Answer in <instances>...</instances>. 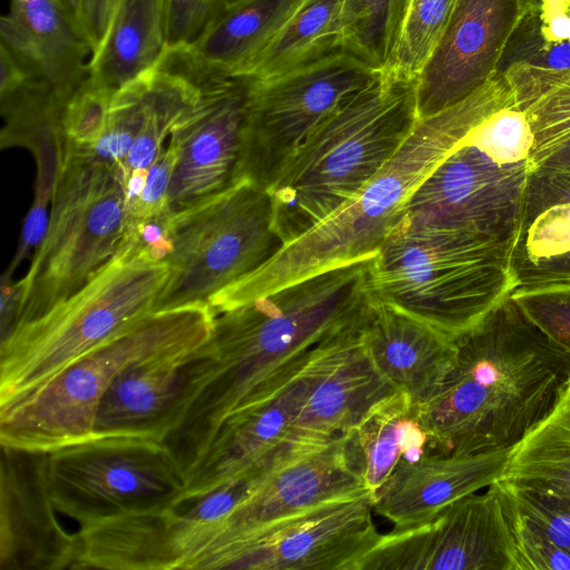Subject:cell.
I'll use <instances>...</instances> for the list:
<instances>
[{
	"mask_svg": "<svg viewBox=\"0 0 570 570\" xmlns=\"http://www.w3.org/2000/svg\"><path fill=\"white\" fill-rule=\"evenodd\" d=\"M455 362L419 403L426 449L478 453L512 449L556 407L570 383V354L510 296L454 338Z\"/></svg>",
	"mask_w": 570,
	"mask_h": 570,
	"instance_id": "obj_2",
	"label": "cell"
},
{
	"mask_svg": "<svg viewBox=\"0 0 570 570\" xmlns=\"http://www.w3.org/2000/svg\"><path fill=\"white\" fill-rule=\"evenodd\" d=\"M563 204H570V173L541 168L530 171L524 190L519 235L540 213Z\"/></svg>",
	"mask_w": 570,
	"mask_h": 570,
	"instance_id": "obj_42",
	"label": "cell"
},
{
	"mask_svg": "<svg viewBox=\"0 0 570 570\" xmlns=\"http://www.w3.org/2000/svg\"><path fill=\"white\" fill-rule=\"evenodd\" d=\"M302 367L266 400L222 425L186 479L185 501L226 483L274 470L322 445L303 439L295 426L306 395Z\"/></svg>",
	"mask_w": 570,
	"mask_h": 570,
	"instance_id": "obj_16",
	"label": "cell"
},
{
	"mask_svg": "<svg viewBox=\"0 0 570 570\" xmlns=\"http://www.w3.org/2000/svg\"><path fill=\"white\" fill-rule=\"evenodd\" d=\"M155 68L125 85L112 96L106 130L88 149L95 159L119 173L144 122Z\"/></svg>",
	"mask_w": 570,
	"mask_h": 570,
	"instance_id": "obj_34",
	"label": "cell"
},
{
	"mask_svg": "<svg viewBox=\"0 0 570 570\" xmlns=\"http://www.w3.org/2000/svg\"><path fill=\"white\" fill-rule=\"evenodd\" d=\"M169 236L168 274L155 311L208 305L285 247L269 190L248 179L174 213Z\"/></svg>",
	"mask_w": 570,
	"mask_h": 570,
	"instance_id": "obj_9",
	"label": "cell"
},
{
	"mask_svg": "<svg viewBox=\"0 0 570 570\" xmlns=\"http://www.w3.org/2000/svg\"><path fill=\"white\" fill-rule=\"evenodd\" d=\"M0 569H71L76 534L56 517L48 453L1 445Z\"/></svg>",
	"mask_w": 570,
	"mask_h": 570,
	"instance_id": "obj_18",
	"label": "cell"
},
{
	"mask_svg": "<svg viewBox=\"0 0 570 570\" xmlns=\"http://www.w3.org/2000/svg\"><path fill=\"white\" fill-rule=\"evenodd\" d=\"M504 75L531 125L534 144L528 165L532 171L570 140V68L541 71L513 65Z\"/></svg>",
	"mask_w": 570,
	"mask_h": 570,
	"instance_id": "obj_30",
	"label": "cell"
},
{
	"mask_svg": "<svg viewBox=\"0 0 570 570\" xmlns=\"http://www.w3.org/2000/svg\"><path fill=\"white\" fill-rule=\"evenodd\" d=\"M367 490L332 499L237 542L205 569L357 570L380 533Z\"/></svg>",
	"mask_w": 570,
	"mask_h": 570,
	"instance_id": "obj_12",
	"label": "cell"
},
{
	"mask_svg": "<svg viewBox=\"0 0 570 570\" xmlns=\"http://www.w3.org/2000/svg\"><path fill=\"white\" fill-rule=\"evenodd\" d=\"M167 51L164 0H118L88 75L115 94L155 68Z\"/></svg>",
	"mask_w": 570,
	"mask_h": 570,
	"instance_id": "obj_27",
	"label": "cell"
},
{
	"mask_svg": "<svg viewBox=\"0 0 570 570\" xmlns=\"http://www.w3.org/2000/svg\"><path fill=\"white\" fill-rule=\"evenodd\" d=\"M167 274V263L129 236L79 291L1 340L0 409L155 312Z\"/></svg>",
	"mask_w": 570,
	"mask_h": 570,
	"instance_id": "obj_6",
	"label": "cell"
},
{
	"mask_svg": "<svg viewBox=\"0 0 570 570\" xmlns=\"http://www.w3.org/2000/svg\"><path fill=\"white\" fill-rule=\"evenodd\" d=\"M357 570H517L494 483L426 521L381 534Z\"/></svg>",
	"mask_w": 570,
	"mask_h": 570,
	"instance_id": "obj_13",
	"label": "cell"
},
{
	"mask_svg": "<svg viewBox=\"0 0 570 570\" xmlns=\"http://www.w3.org/2000/svg\"><path fill=\"white\" fill-rule=\"evenodd\" d=\"M518 238L404 216L372 258V294L455 338L518 286Z\"/></svg>",
	"mask_w": 570,
	"mask_h": 570,
	"instance_id": "obj_5",
	"label": "cell"
},
{
	"mask_svg": "<svg viewBox=\"0 0 570 570\" xmlns=\"http://www.w3.org/2000/svg\"><path fill=\"white\" fill-rule=\"evenodd\" d=\"M301 0H225L200 33L176 51L199 78L232 77L278 32Z\"/></svg>",
	"mask_w": 570,
	"mask_h": 570,
	"instance_id": "obj_25",
	"label": "cell"
},
{
	"mask_svg": "<svg viewBox=\"0 0 570 570\" xmlns=\"http://www.w3.org/2000/svg\"><path fill=\"white\" fill-rule=\"evenodd\" d=\"M216 7L214 0H164L168 50H179L194 41Z\"/></svg>",
	"mask_w": 570,
	"mask_h": 570,
	"instance_id": "obj_43",
	"label": "cell"
},
{
	"mask_svg": "<svg viewBox=\"0 0 570 570\" xmlns=\"http://www.w3.org/2000/svg\"><path fill=\"white\" fill-rule=\"evenodd\" d=\"M175 164L176 150L168 144L149 167L140 194L127 204L128 220H142L169 210L168 197Z\"/></svg>",
	"mask_w": 570,
	"mask_h": 570,
	"instance_id": "obj_41",
	"label": "cell"
},
{
	"mask_svg": "<svg viewBox=\"0 0 570 570\" xmlns=\"http://www.w3.org/2000/svg\"><path fill=\"white\" fill-rule=\"evenodd\" d=\"M419 120L416 80L383 70L322 121L268 189L285 246L355 198Z\"/></svg>",
	"mask_w": 570,
	"mask_h": 570,
	"instance_id": "obj_4",
	"label": "cell"
},
{
	"mask_svg": "<svg viewBox=\"0 0 570 570\" xmlns=\"http://www.w3.org/2000/svg\"><path fill=\"white\" fill-rule=\"evenodd\" d=\"M198 102L179 120L169 144L176 150L168 207L174 214L239 181L240 138L249 79H199Z\"/></svg>",
	"mask_w": 570,
	"mask_h": 570,
	"instance_id": "obj_15",
	"label": "cell"
},
{
	"mask_svg": "<svg viewBox=\"0 0 570 570\" xmlns=\"http://www.w3.org/2000/svg\"><path fill=\"white\" fill-rule=\"evenodd\" d=\"M340 49V0H301L268 45L232 77L266 79Z\"/></svg>",
	"mask_w": 570,
	"mask_h": 570,
	"instance_id": "obj_28",
	"label": "cell"
},
{
	"mask_svg": "<svg viewBox=\"0 0 570 570\" xmlns=\"http://www.w3.org/2000/svg\"><path fill=\"white\" fill-rule=\"evenodd\" d=\"M114 95L87 76L69 100L65 114L63 131L70 144L90 149L98 142L107 127Z\"/></svg>",
	"mask_w": 570,
	"mask_h": 570,
	"instance_id": "obj_38",
	"label": "cell"
},
{
	"mask_svg": "<svg viewBox=\"0 0 570 570\" xmlns=\"http://www.w3.org/2000/svg\"><path fill=\"white\" fill-rule=\"evenodd\" d=\"M382 71L340 49L274 77L248 78L239 180L269 189L309 134Z\"/></svg>",
	"mask_w": 570,
	"mask_h": 570,
	"instance_id": "obj_11",
	"label": "cell"
},
{
	"mask_svg": "<svg viewBox=\"0 0 570 570\" xmlns=\"http://www.w3.org/2000/svg\"><path fill=\"white\" fill-rule=\"evenodd\" d=\"M569 389H570V383H569Z\"/></svg>",
	"mask_w": 570,
	"mask_h": 570,
	"instance_id": "obj_50",
	"label": "cell"
},
{
	"mask_svg": "<svg viewBox=\"0 0 570 570\" xmlns=\"http://www.w3.org/2000/svg\"><path fill=\"white\" fill-rule=\"evenodd\" d=\"M524 519L570 553V500L514 489L498 481Z\"/></svg>",
	"mask_w": 570,
	"mask_h": 570,
	"instance_id": "obj_39",
	"label": "cell"
},
{
	"mask_svg": "<svg viewBox=\"0 0 570 570\" xmlns=\"http://www.w3.org/2000/svg\"><path fill=\"white\" fill-rule=\"evenodd\" d=\"M65 11L77 31L86 38L82 23V0H55ZM87 39V38H86ZM88 41V40H87Z\"/></svg>",
	"mask_w": 570,
	"mask_h": 570,
	"instance_id": "obj_47",
	"label": "cell"
},
{
	"mask_svg": "<svg viewBox=\"0 0 570 570\" xmlns=\"http://www.w3.org/2000/svg\"><path fill=\"white\" fill-rule=\"evenodd\" d=\"M199 347L161 354L125 368L100 400L89 439L139 438L164 442Z\"/></svg>",
	"mask_w": 570,
	"mask_h": 570,
	"instance_id": "obj_23",
	"label": "cell"
},
{
	"mask_svg": "<svg viewBox=\"0 0 570 570\" xmlns=\"http://www.w3.org/2000/svg\"><path fill=\"white\" fill-rule=\"evenodd\" d=\"M0 43L40 81L73 95L88 76L91 47L55 0H10Z\"/></svg>",
	"mask_w": 570,
	"mask_h": 570,
	"instance_id": "obj_24",
	"label": "cell"
},
{
	"mask_svg": "<svg viewBox=\"0 0 570 570\" xmlns=\"http://www.w3.org/2000/svg\"><path fill=\"white\" fill-rule=\"evenodd\" d=\"M364 317L314 347L302 367L306 395L295 426L311 443L346 433L374 404L397 391L363 344Z\"/></svg>",
	"mask_w": 570,
	"mask_h": 570,
	"instance_id": "obj_19",
	"label": "cell"
},
{
	"mask_svg": "<svg viewBox=\"0 0 570 570\" xmlns=\"http://www.w3.org/2000/svg\"><path fill=\"white\" fill-rule=\"evenodd\" d=\"M513 65H525L541 71H563L570 68V8H522L498 72Z\"/></svg>",
	"mask_w": 570,
	"mask_h": 570,
	"instance_id": "obj_31",
	"label": "cell"
},
{
	"mask_svg": "<svg viewBox=\"0 0 570 570\" xmlns=\"http://www.w3.org/2000/svg\"><path fill=\"white\" fill-rule=\"evenodd\" d=\"M498 481L570 500V389L551 413L511 449Z\"/></svg>",
	"mask_w": 570,
	"mask_h": 570,
	"instance_id": "obj_29",
	"label": "cell"
},
{
	"mask_svg": "<svg viewBox=\"0 0 570 570\" xmlns=\"http://www.w3.org/2000/svg\"><path fill=\"white\" fill-rule=\"evenodd\" d=\"M473 145L500 165L528 163L534 137L517 98L484 117L463 141Z\"/></svg>",
	"mask_w": 570,
	"mask_h": 570,
	"instance_id": "obj_35",
	"label": "cell"
},
{
	"mask_svg": "<svg viewBox=\"0 0 570 570\" xmlns=\"http://www.w3.org/2000/svg\"><path fill=\"white\" fill-rule=\"evenodd\" d=\"M570 252V204L540 213L520 233L513 256L547 258Z\"/></svg>",
	"mask_w": 570,
	"mask_h": 570,
	"instance_id": "obj_40",
	"label": "cell"
},
{
	"mask_svg": "<svg viewBox=\"0 0 570 570\" xmlns=\"http://www.w3.org/2000/svg\"><path fill=\"white\" fill-rule=\"evenodd\" d=\"M222 1H225V0H214V2H215L216 4H218V3H219V2H222Z\"/></svg>",
	"mask_w": 570,
	"mask_h": 570,
	"instance_id": "obj_49",
	"label": "cell"
},
{
	"mask_svg": "<svg viewBox=\"0 0 570 570\" xmlns=\"http://www.w3.org/2000/svg\"><path fill=\"white\" fill-rule=\"evenodd\" d=\"M528 163L500 165L460 144L411 196L405 217L426 225L519 235Z\"/></svg>",
	"mask_w": 570,
	"mask_h": 570,
	"instance_id": "obj_14",
	"label": "cell"
},
{
	"mask_svg": "<svg viewBox=\"0 0 570 570\" xmlns=\"http://www.w3.org/2000/svg\"><path fill=\"white\" fill-rule=\"evenodd\" d=\"M510 297L550 341L570 354V285L519 286Z\"/></svg>",
	"mask_w": 570,
	"mask_h": 570,
	"instance_id": "obj_37",
	"label": "cell"
},
{
	"mask_svg": "<svg viewBox=\"0 0 570 570\" xmlns=\"http://www.w3.org/2000/svg\"><path fill=\"white\" fill-rule=\"evenodd\" d=\"M511 449L460 453L426 449L417 460H401L377 491L374 512L410 527L429 520L452 502L497 482Z\"/></svg>",
	"mask_w": 570,
	"mask_h": 570,
	"instance_id": "obj_21",
	"label": "cell"
},
{
	"mask_svg": "<svg viewBox=\"0 0 570 570\" xmlns=\"http://www.w3.org/2000/svg\"><path fill=\"white\" fill-rule=\"evenodd\" d=\"M513 98L508 79L498 72L461 101L420 119L355 198L287 244L258 271L214 296L210 309L218 314L330 267L374 256L433 168L484 117Z\"/></svg>",
	"mask_w": 570,
	"mask_h": 570,
	"instance_id": "obj_3",
	"label": "cell"
},
{
	"mask_svg": "<svg viewBox=\"0 0 570 570\" xmlns=\"http://www.w3.org/2000/svg\"><path fill=\"white\" fill-rule=\"evenodd\" d=\"M372 258L330 267L215 315L164 443L185 473L222 425L294 374L314 347L358 324L372 301Z\"/></svg>",
	"mask_w": 570,
	"mask_h": 570,
	"instance_id": "obj_1",
	"label": "cell"
},
{
	"mask_svg": "<svg viewBox=\"0 0 570 570\" xmlns=\"http://www.w3.org/2000/svg\"><path fill=\"white\" fill-rule=\"evenodd\" d=\"M362 341L383 376L417 403L440 389L456 356L453 337L374 296L363 321Z\"/></svg>",
	"mask_w": 570,
	"mask_h": 570,
	"instance_id": "obj_22",
	"label": "cell"
},
{
	"mask_svg": "<svg viewBox=\"0 0 570 570\" xmlns=\"http://www.w3.org/2000/svg\"><path fill=\"white\" fill-rule=\"evenodd\" d=\"M118 0H82V23L85 36L92 53L101 43Z\"/></svg>",
	"mask_w": 570,
	"mask_h": 570,
	"instance_id": "obj_45",
	"label": "cell"
},
{
	"mask_svg": "<svg viewBox=\"0 0 570 570\" xmlns=\"http://www.w3.org/2000/svg\"><path fill=\"white\" fill-rule=\"evenodd\" d=\"M538 168L570 173V140L559 146Z\"/></svg>",
	"mask_w": 570,
	"mask_h": 570,
	"instance_id": "obj_46",
	"label": "cell"
},
{
	"mask_svg": "<svg viewBox=\"0 0 570 570\" xmlns=\"http://www.w3.org/2000/svg\"><path fill=\"white\" fill-rule=\"evenodd\" d=\"M458 0H409L384 71L417 80L436 49Z\"/></svg>",
	"mask_w": 570,
	"mask_h": 570,
	"instance_id": "obj_33",
	"label": "cell"
},
{
	"mask_svg": "<svg viewBox=\"0 0 570 570\" xmlns=\"http://www.w3.org/2000/svg\"><path fill=\"white\" fill-rule=\"evenodd\" d=\"M214 317L205 304L150 313L0 409V445L50 453L89 439L100 400L125 368L199 347L212 334Z\"/></svg>",
	"mask_w": 570,
	"mask_h": 570,
	"instance_id": "obj_7",
	"label": "cell"
},
{
	"mask_svg": "<svg viewBox=\"0 0 570 570\" xmlns=\"http://www.w3.org/2000/svg\"><path fill=\"white\" fill-rule=\"evenodd\" d=\"M49 214L45 237L26 276L17 282L19 302L10 333L79 291L128 237L118 173L69 141Z\"/></svg>",
	"mask_w": 570,
	"mask_h": 570,
	"instance_id": "obj_8",
	"label": "cell"
},
{
	"mask_svg": "<svg viewBox=\"0 0 570 570\" xmlns=\"http://www.w3.org/2000/svg\"><path fill=\"white\" fill-rule=\"evenodd\" d=\"M522 8L533 7L537 6L538 0H520Z\"/></svg>",
	"mask_w": 570,
	"mask_h": 570,
	"instance_id": "obj_48",
	"label": "cell"
},
{
	"mask_svg": "<svg viewBox=\"0 0 570 570\" xmlns=\"http://www.w3.org/2000/svg\"><path fill=\"white\" fill-rule=\"evenodd\" d=\"M365 491L346 453V435L304 452L272 471L230 513L216 544L199 563L285 519L325 501Z\"/></svg>",
	"mask_w": 570,
	"mask_h": 570,
	"instance_id": "obj_20",
	"label": "cell"
},
{
	"mask_svg": "<svg viewBox=\"0 0 570 570\" xmlns=\"http://www.w3.org/2000/svg\"><path fill=\"white\" fill-rule=\"evenodd\" d=\"M522 14L520 0H458L450 22L416 80L419 119L461 101L497 75Z\"/></svg>",
	"mask_w": 570,
	"mask_h": 570,
	"instance_id": "obj_17",
	"label": "cell"
},
{
	"mask_svg": "<svg viewBox=\"0 0 570 570\" xmlns=\"http://www.w3.org/2000/svg\"><path fill=\"white\" fill-rule=\"evenodd\" d=\"M58 513L87 528L119 517L160 512L185 502V478L161 441L91 438L48 453Z\"/></svg>",
	"mask_w": 570,
	"mask_h": 570,
	"instance_id": "obj_10",
	"label": "cell"
},
{
	"mask_svg": "<svg viewBox=\"0 0 570 570\" xmlns=\"http://www.w3.org/2000/svg\"><path fill=\"white\" fill-rule=\"evenodd\" d=\"M517 287L570 285V252L547 258L513 256Z\"/></svg>",
	"mask_w": 570,
	"mask_h": 570,
	"instance_id": "obj_44",
	"label": "cell"
},
{
	"mask_svg": "<svg viewBox=\"0 0 570 570\" xmlns=\"http://www.w3.org/2000/svg\"><path fill=\"white\" fill-rule=\"evenodd\" d=\"M409 0H340L343 49L384 70Z\"/></svg>",
	"mask_w": 570,
	"mask_h": 570,
	"instance_id": "obj_32",
	"label": "cell"
},
{
	"mask_svg": "<svg viewBox=\"0 0 570 570\" xmlns=\"http://www.w3.org/2000/svg\"><path fill=\"white\" fill-rule=\"evenodd\" d=\"M494 485L509 528L517 570H570V553L528 522L498 481Z\"/></svg>",
	"mask_w": 570,
	"mask_h": 570,
	"instance_id": "obj_36",
	"label": "cell"
},
{
	"mask_svg": "<svg viewBox=\"0 0 570 570\" xmlns=\"http://www.w3.org/2000/svg\"><path fill=\"white\" fill-rule=\"evenodd\" d=\"M345 435L350 463L374 499L400 461L417 460L429 443L419 403L401 390L374 404Z\"/></svg>",
	"mask_w": 570,
	"mask_h": 570,
	"instance_id": "obj_26",
	"label": "cell"
}]
</instances>
